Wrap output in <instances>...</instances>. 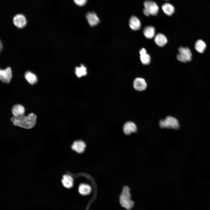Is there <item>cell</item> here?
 I'll use <instances>...</instances> for the list:
<instances>
[{"label":"cell","mask_w":210,"mask_h":210,"mask_svg":"<svg viewBox=\"0 0 210 210\" xmlns=\"http://www.w3.org/2000/svg\"><path fill=\"white\" fill-rule=\"evenodd\" d=\"M36 116L33 113L29 114L27 116L13 117L10 119L14 125L26 129L33 127L36 124Z\"/></svg>","instance_id":"obj_1"},{"label":"cell","mask_w":210,"mask_h":210,"mask_svg":"<svg viewBox=\"0 0 210 210\" xmlns=\"http://www.w3.org/2000/svg\"><path fill=\"white\" fill-rule=\"evenodd\" d=\"M121 205L127 210H131L134 205V202L131 200V195L129 188L127 186L123 187L119 197Z\"/></svg>","instance_id":"obj_2"},{"label":"cell","mask_w":210,"mask_h":210,"mask_svg":"<svg viewBox=\"0 0 210 210\" xmlns=\"http://www.w3.org/2000/svg\"><path fill=\"white\" fill-rule=\"evenodd\" d=\"M159 124L162 128H172L177 129L179 127L178 120L175 118L168 116L164 120H160Z\"/></svg>","instance_id":"obj_3"},{"label":"cell","mask_w":210,"mask_h":210,"mask_svg":"<svg viewBox=\"0 0 210 210\" xmlns=\"http://www.w3.org/2000/svg\"><path fill=\"white\" fill-rule=\"evenodd\" d=\"M144 8L143 12L145 15L148 16L150 15H156L159 11V7L155 2L150 1H146L144 3Z\"/></svg>","instance_id":"obj_4"},{"label":"cell","mask_w":210,"mask_h":210,"mask_svg":"<svg viewBox=\"0 0 210 210\" xmlns=\"http://www.w3.org/2000/svg\"><path fill=\"white\" fill-rule=\"evenodd\" d=\"M179 53L177 56V59L182 62L190 61L191 60L192 53L190 49L187 47H179Z\"/></svg>","instance_id":"obj_5"},{"label":"cell","mask_w":210,"mask_h":210,"mask_svg":"<svg viewBox=\"0 0 210 210\" xmlns=\"http://www.w3.org/2000/svg\"><path fill=\"white\" fill-rule=\"evenodd\" d=\"M13 23L18 28H22L26 25L27 20L23 15L18 14L14 16L13 18Z\"/></svg>","instance_id":"obj_6"},{"label":"cell","mask_w":210,"mask_h":210,"mask_svg":"<svg viewBox=\"0 0 210 210\" xmlns=\"http://www.w3.org/2000/svg\"><path fill=\"white\" fill-rule=\"evenodd\" d=\"M12 76V71L10 67H7L4 69H0V79L2 82L5 83H9Z\"/></svg>","instance_id":"obj_7"},{"label":"cell","mask_w":210,"mask_h":210,"mask_svg":"<svg viewBox=\"0 0 210 210\" xmlns=\"http://www.w3.org/2000/svg\"><path fill=\"white\" fill-rule=\"evenodd\" d=\"M86 17L89 25L92 27L97 26L100 22L99 18L94 12H88Z\"/></svg>","instance_id":"obj_8"},{"label":"cell","mask_w":210,"mask_h":210,"mask_svg":"<svg viewBox=\"0 0 210 210\" xmlns=\"http://www.w3.org/2000/svg\"><path fill=\"white\" fill-rule=\"evenodd\" d=\"M133 85L135 89L139 91L144 90L147 86V84L145 80L140 77L136 78L134 80Z\"/></svg>","instance_id":"obj_9"},{"label":"cell","mask_w":210,"mask_h":210,"mask_svg":"<svg viewBox=\"0 0 210 210\" xmlns=\"http://www.w3.org/2000/svg\"><path fill=\"white\" fill-rule=\"evenodd\" d=\"M123 131L126 135H130L132 133L135 132L136 131V126L134 122L128 121L124 125Z\"/></svg>","instance_id":"obj_10"},{"label":"cell","mask_w":210,"mask_h":210,"mask_svg":"<svg viewBox=\"0 0 210 210\" xmlns=\"http://www.w3.org/2000/svg\"><path fill=\"white\" fill-rule=\"evenodd\" d=\"M86 147L85 143L80 140L75 141L71 145L72 149L78 153H81L84 150Z\"/></svg>","instance_id":"obj_11"},{"label":"cell","mask_w":210,"mask_h":210,"mask_svg":"<svg viewBox=\"0 0 210 210\" xmlns=\"http://www.w3.org/2000/svg\"><path fill=\"white\" fill-rule=\"evenodd\" d=\"M12 112L14 117H19L24 116L25 109L21 105L16 104L12 107Z\"/></svg>","instance_id":"obj_12"},{"label":"cell","mask_w":210,"mask_h":210,"mask_svg":"<svg viewBox=\"0 0 210 210\" xmlns=\"http://www.w3.org/2000/svg\"><path fill=\"white\" fill-rule=\"evenodd\" d=\"M129 23L130 28L134 30H138L141 28L140 21L135 16H132L131 17L129 20Z\"/></svg>","instance_id":"obj_13"},{"label":"cell","mask_w":210,"mask_h":210,"mask_svg":"<svg viewBox=\"0 0 210 210\" xmlns=\"http://www.w3.org/2000/svg\"><path fill=\"white\" fill-rule=\"evenodd\" d=\"M154 41L158 46L163 47L167 43V40L166 36L163 34L158 33L155 36Z\"/></svg>","instance_id":"obj_14"},{"label":"cell","mask_w":210,"mask_h":210,"mask_svg":"<svg viewBox=\"0 0 210 210\" xmlns=\"http://www.w3.org/2000/svg\"><path fill=\"white\" fill-rule=\"evenodd\" d=\"M62 183L63 186L67 188H72L74 184V180L72 177L68 174L63 175Z\"/></svg>","instance_id":"obj_15"},{"label":"cell","mask_w":210,"mask_h":210,"mask_svg":"<svg viewBox=\"0 0 210 210\" xmlns=\"http://www.w3.org/2000/svg\"><path fill=\"white\" fill-rule=\"evenodd\" d=\"M140 58L142 63L144 64H149L150 61V57L149 54L147 53L146 49L144 48L140 50Z\"/></svg>","instance_id":"obj_16"},{"label":"cell","mask_w":210,"mask_h":210,"mask_svg":"<svg viewBox=\"0 0 210 210\" xmlns=\"http://www.w3.org/2000/svg\"><path fill=\"white\" fill-rule=\"evenodd\" d=\"M78 191L81 195H87L90 194L91 191V188L88 184L81 183L80 184L78 188Z\"/></svg>","instance_id":"obj_17"},{"label":"cell","mask_w":210,"mask_h":210,"mask_svg":"<svg viewBox=\"0 0 210 210\" xmlns=\"http://www.w3.org/2000/svg\"><path fill=\"white\" fill-rule=\"evenodd\" d=\"M75 73L78 77L84 76L87 73V68L85 66L82 64L76 66L75 68Z\"/></svg>","instance_id":"obj_18"},{"label":"cell","mask_w":210,"mask_h":210,"mask_svg":"<svg viewBox=\"0 0 210 210\" xmlns=\"http://www.w3.org/2000/svg\"><path fill=\"white\" fill-rule=\"evenodd\" d=\"M144 36L147 38L151 39L155 36V28L151 26L145 27L143 30Z\"/></svg>","instance_id":"obj_19"},{"label":"cell","mask_w":210,"mask_h":210,"mask_svg":"<svg viewBox=\"0 0 210 210\" xmlns=\"http://www.w3.org/2000/svg\"><path fill=\"white\" fill-rule=\"evenodd\" d=\"M162 8L164 12L168 16L172 15L174 12L175 9L174 7L169 3H166L163 4Z\"/></svg>","instance_id":"obj_20"},{"label":"cell","mask_w":210,"mask_h":210,"mask_svg":"<svg viewBox=\"0 0 210 210\" xmlns=\"http://www.w3.org/2000/svg\"><path fill=\"white\" fill-rule=\"evenodd\" d=\"M24 77L28 83L32 85L35 84L37 81V77L35 74L29 71L25 72Z\"/></svg>","instance_id":"obj_21"},{"label":"cell","mask_w":210,"mask_h":210,"mask_svg":"<svg viewBox=\"0 0 210 210\" xmlns=\"http://www.w3.org/2000/svg\"><path fill=\"white\" fill-rule=\"evenodd\" d=\"M206 47V43L202 40H198L195 43V49L199 53H203L205 50Z\"/></svg>","instance_id":"obj_22"},{"label":"cell","mask_w":210,"mask_h":210,"mask_svg":"<svg viewBox=\"0 0 210 210\" xmlns=\"http://www.w3.org/2000/svg\"><path fill=\"white\" fill-rule=\"evenodd\" d=\"M75 3L77 5L82 6L86 3L87 0H73Z\"/></svg>","instance_id":"obj_23"},{"label":"cell","mask_w":210,"mask_h":210,"mask_svg":"<svg viewBox=\"0 0 210 210\" xmlns=\"http://www.w3.org/2000/svg\"></svg>","instance_id":"obj_24"}]
</instances>
